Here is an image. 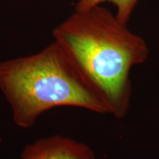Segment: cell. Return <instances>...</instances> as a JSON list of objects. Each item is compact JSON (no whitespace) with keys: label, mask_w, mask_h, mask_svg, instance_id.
Masks as SVG:
<instances>
[{"label":"cell","mask_w":159,"mask_h":159,"mask_svg":"<svg viewBox=\"0 0 159 159\" xmlns=\"http://www.w3.org/2000/svg\"><path fill=\"white\" fill-rule=\"evenodd\" d=\"M52 34L108 114L117 119L126 116L132 97L130 73L148 59L146 41L100 5L75 10Z\"/></svg>","instance_id":"6da1fadb"},{"label":"cell","mask_w":159,"mask_h":159,"mask_svg":"<svg viewBox=\"0 0 159 159\" xmlns=\"http://www.w3.org/2000/svg\"><path fill=\"white\" fill-rule=\"evenodd\" d=\"M0 91L11 105L15 124L24 129L57 107L108 114L55 41L35 54L0 61Z\"/></svg>","instance_id":"7a4b0ae2"},{"label":"cell","mask_w":159,"mask_h":159,"mask_svg":"<svg viewBox=\"0 0 159 159\" xmlns=\"http://www.w3.org/2000/svg\"><path fill=\"white\" fill-rule=\"evenodd\" d=\"M21 159H97L84 143L55 135L40 139L24 148Z\"/></svg>","instance_id":"3957f363"},{"label":"cell","mask_w":159,"mask_h":159,"mask_svg":"<svg viewBox=\"0 0 159 159\" xmlns=\"http://www.w3.org/2000/svg\"><path fill=\"white\" fill-rule=\"evenodd\" d=\"M139 1V0H79L75 10H86L101 5L103 2H111L116 7V16L117 19L125 25H128Z\"/></svg>","instance_id":"277c9868"}]
</instances>
